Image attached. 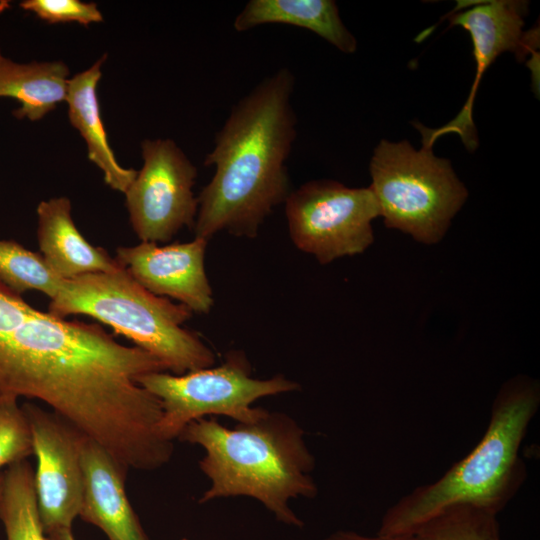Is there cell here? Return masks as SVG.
Segmentation results:
<instances>
[{
	"mask_svg": "<svg viewBox=\"0 0 540 540\" xmlns=\"http://www.w3.org/2000/svg\"><path fill=\"white\" fill-rule=\"evenodd\" d=\"M151 353L117 342L99 324L32 307L0 337V401L38 399L126 470H155L173 454L159 432L160 401L138 384L165 371Z\"/></svg>",
	"mask_w": 540,
	"mask_h": 540,
	"instance_id": "obj_1",
	"label": "cell"
},
{
	"mask_svg": "<svg viewBox=\"0 0 540 540\" xmlns=\"http://www.w3.org/2000/svg\"><path fill=\"white\" fill-rule=\"evenodd\" d=\"M295 77L284 67L231 109L204 159L215 173L197 197L195 237L227 232L255 238L290 192L286 161L296 138Z\"/></svg>",
	"mask_w": 540,
	"mask_h": 540,
	"instance_id": "obj_2",
	"label": "cell"
},
{
	"mask_svg": "<svg viewBox=\"0 0 540 540\" xmlns=\"http://www.w3.org/2000/svg\"><path fill=\"white\" fill-rule=\"evenodd\" d=\"M301 427L290 416L267 411L258 420L234 428L217 419L189 423L180 441L200 445L205 455L199 462L211 485L199 500L247 496L261 502L278 521L302 527L289 507L292 498H313L317 486L310 475L315 460Z\"/></svg>",
	"mask_w": 540,
	"mask_h": 540,
	"instance_id": "obj_3",
	"label": "cell"
},
{
	"mask_svg": "<svg viewBox=\"0 0 540 540\" xmlns=\"http://www.w3.org/2000/svg\"><path fill=\"white\" fill-rule=\"evenodd\" d=\"M540 406V384L516 375L502 384L488 426L473 450L436 481L418 486L384 513L377 535L409 537L425 521L455 504L498 515L527 477L521 443Z\"/></svg>",
	"mask_w": 540,
	"mask_h": 540,
	"instance_id": "obj_4",
	"label": "cell"
},
{
	"mask_svg": "<svg viewBox=\"0 0 540 540\" xmlns=\"http://www.w3.org/2000/svg\"><path fill=\"white\" fill-rule=\"evenodd\" d=\"M48 313L61 319L90 316L154 355L173 374L211 367L216 360L197 334L183 328L193 312L149 292L123 267L63 280Z\"/></svg>",
	"mask_w": 540,
	"mask_h": 540,
	"instance_id": "obj_5",
	"label": "cell"
},
{
	"mask_svg": "<svg viewBox=\"0 0 540 540\" xmlns=\"http://www.w3.org/2000/svg\"><path fill=\"white\" fill-rule=\"evenodd\" d=\"M369 170L386 227L427 245L444 237L468 196L450 161L435 156L426 144L416 150L406 140H381Z\"/></svg>",
	"mask_w": 540,
	"mask_h": 540,
	"instance_id": "obj_6",
	"label": "cell"
},
{
	"mask_svg": "<svg viewBox=\"0 0 540 540\" xmlns=\"http://www.w3.org/2000/svg\"><path fill=\"white\" fill-rule=\"evenodd\" d=\"M161 403V436L173 442L192 421L222 415L238 423L258 420L267 410L252 404L266 396L295 391L299 385L284 376L257 379L240 351H231L219 366L184 374L152 372L137 379Z\"/></svg>",
	"mask_w": 540,
	"mask_h": 540,
	"instance_id": "obj_7",
	"label": "cell"
},
{
	"mask_svg": "<svg viewBox=\"0 0 540 540\" xmlns=\"http://www.w3.org/2000/svg\"><path fill=\"white\" fill-rule=\"evenodd\" d=\"M285 215L294 245L328 264L364 252L380 216L370 187L349 188L334 180H311L290 192Z\"/></svg>",
	"mask_w": 540,
	"mask_h": 540,
	"instance_id": "obj_8",
	"label": "cell"
},
{
	"mask_svg": "<svg viewBox=\"0 0 540 540\" xmlns=\"http://www.w3.org/2000/svg\"><path fill=\"white\" fill-rule=\"evenodd\" d=\"M141 151L143 166L124 193L130 224L141 242L165 243L194 228L197 169L171 139H146Z\"/></svg>",
	"mask_w": 540,
	"mask_h": 540,
	"instance_id": "obj_9",
	"label": "cell"
},
{
	"mask_svg": "<svg viewBox=\"0 0 540 540\" xmlns=\"http://www.w3.org/2000/svg\"><path fill=\"white\" fill-rule=\"evenodd\" d=\"M22 410L37 457L34 483L44 533L71 529L83 499L81 447L84 435L54 412L33 403Z\"/></svg>",
	"mask_w": 540,
	"mask_h": 540,
	"instance_id": "obj_10",
	"label": "cell"
},
{
	"mask_svg": "<svg viewBox=\"0 0 540 540\" xmlns=\"http://www.w3.org/2000/svg\"><path fill=\"white\" fill-rule=\"evenodd\" d=\"M526 12L527 2L494 0L481 2L471 9L451 15L450 25L462 26L471 35L476 75L467 102L453 120L434 130L416 125L423 136L422 143L433 146L440 136L455 133L468 150L473 151L477 147L472 110L482 74L505 51L516 52L521 59L527 53H533L532 44H535L536 38L522 30Z\"/></svg>",
	"mask_w": 540,
	"mask_h": 540,
	"instance_id": "obj_11",
	"label": "cell"
},
{
	"mask_svg": "<svg viewBox=\"0 0 540 540\" xmlns=\"http://www.w3.org/2000/svg\"><path fill=\"white\" fill-rule=\"evenodd\" d=\"M207 243L201 237L163 246L140 242L118 247L115 259L149 292L174 299L192 312L206 314L214 304L205 270Z\"/></svg>",
	"mask_w": 540,
	"mask_h": 540,
	"instance_id": "obj_12",
	"label": "cell"
},
{
	"mask_svg": "<svg viewBox=\"0 0 540 540\" xmlns=\"http://www.w3.org/2000/svg\"><path fill=\"white\" fill-rule=\"evenodd\" d=\"M83 499L79 516L109 540H149L125 491L126 470L102 446L84 436Z\"/></svg>",
	"mask_w": 540,
	"mask_h": 540,
	"instance_id": "obj_13",
	"label": "cell"
},
{
	"mask_svg": "<svg viewBox=\"0 0 540 540\" xmlns=\"http://www.w3.org/2000/svg\"><path fill=\"white\" fill-rule=\"evenodd\" d=\"M37 240L49 268L69 280L90 273L114 272L122 268L117 260L80 233L71 215L67 197L41 201L37 207Z\"/></svg>",
	"mask_w": 540,
	"mask_h": 540,
	"instance_id": "obj_14",
	"label": "cell"
},
{
	"mask_svg": "<svg viewBox=\"0 0 540 540\" xmlns=\"http://www.w3.org/2000/svg\"><path fill=\"white\" fill-rule=\"evenodd\" d=\"M105 58L106 55L88 69L69 78L65 101L70 123L86 142L89 160L103 172L108 186L125 193L137 171L118 163L107 138L96 92Z\"/></svg>",
	"mask_w": 540,
	"mask_h": 540,
	"instance_id": "obj_15",
	"label": "cell"
},
{
	"mask_svg": "<svg viewBox=\"0 0 540 540\" xmlns=\"http://www.w3.org/2000/svg\"><path fill=\"white\" fill-rule=\"evenodd\" d=\"M264 24H287L307 29L341 52L353 53L355 37L343 24L332 0H250L234 20V29L248 31Z\"/></svg>",
	"mask_w": 540,
	"mask_h": 540,
	"instance_id": "obj_16",
	"label": "cell"
},
{
	"mask_svg": "<svg viewBox=\"0 0 540 540\" xmlns=\"http://www.w3.org/2000/svg\"><path fill=\"white\" fill-rule=\"evenodd\" d=\"M69 68L62 61L18 63L0 50V97L19 103L18 119L37 121L65 101Z\"/></svg>",
	"mask_w": 540,
	"mask_h": 540,
	"instance_id": "obj_17",
	"label": "cell"
},
{
	"mask_svg": "<svg viewBox=\"0 0 540 540\" xmlns=\"http://www.w3.org/2000/svg\"><path fill=\"white\" fill-rule=\"evenodd\" d=\"M0 520L7 540H47L38 511L34 470L26 459L8 465L3 472Z\"/></svg>",
	"mask_w": 540,
	"mask_h": 540,
	"instance_id": "obj_18",
	"label": "cell"
},
{
	"mask_svg": "<svg viewBox=\"0 0 540 540\" xmlns=\"http://www.w3.org/2000/svg\"><path fill=\"white\" fill-rule=\"evenodd\" d=\"M412 540H500L497 514L470 504L451 505L421 524Z\"/></svg>",
	"mask_w": 540,
	"mask_h": 540,
	"instance_id": "obj_19",
	"label": "cell"
},
{
	"mask_svg": "<svg viewBox=\"0 0 540 540\" xmlns=\"http://www.w3.org/2000/svg\"><path fill=\"white\" fill-rule=\"evenodd\" d=\"M0 281L18 295L38 290L52 299L63 279L49 268L41 254L14 240H0Z\"/></svg>",
	"mask_w": 540,
	"mask_h": 540,
	"instance_id": "obj_20",
	"label": "cell"
},
{
	"mask_svg": "<svg viewBox=\"0 0 540 540\" xmlns=\"http://www.w3.org/2000/svg\"><path fill=\"white\" fill-rule=\"evenodd\" d=\"M34 454L27 418L15 400L0 401V468Z\"/></svg>",
	"mask_w": 540,
	"mask_h": 540,
	"instance_id": "obj_21",
	"label": "cell"
},
{
	"mask_svg": "<svg viewBox=\"0 0 540 540\" xmlns=\"http://www.w3.org/2000/svg\"><path fill=\"white\" fill-rule=\"evenodd\" d=\"M19 6L50 24L77 22L87 26L103 20L95 3L80 0H24Z\"/></svg>",
	"mask_w": 540,
	"mask_h": 540,
	"instance_id": "obj_22",
	"label": "cell"
},
{
	"mask_svg": "<svg viewBox=\"0 0 540 540\" xmlns=\"http://www.w3.org/2000/svg\"><path fill=\"white\" fill-rule=\"evenodd\" d=\"M322 540H412L411 536L409 537H382L379 535L376 536H365L354 531L348 530H339L336 531Z\"/></svg>",
	"mask_w": 540,
	"mask_h": 540,
	"instance_id": "obj_23",
	"label": "cell"
},
{
	"mask_svg": "<svg viewBox=\"0 0 540 540\" xmlns=\"http://www.w3.org/2000/svg\"><path fill=\"white\" fill-rule=\"evenodd\" d=\"M47 540H75L71 529H59L46 535Z\"/></svg>",
	"mask_w": 540,
	"mask_h": 540,
	"instance_id": "obj_24",
	"label": "cell"
},
{
	"mask_svg": "<svg viewBox=\"0 0 540 540\" xmlns=\"http://www.w3.org/2000/svg\"><path fill=\"white\" fill-rule=\"evenodd\" d=\"M2 482H3V472L0 473V499H1V493H2Z\"/></svg>",
	"mask_w": 540,
	"mask_h": 540,
	"instance_id": "obj_25",
	"label": "cell"
},
{
	"mask_svg": "<svg viewBox=\"0 0 540 540\" xmlns=\"http://www.w3.org/2000/svg\"><path fill=\"white\" fill-rule=\"evenodd\" d=\"M182 540H187V539H182Z\"/></svg>",
	"mask_w": 540,
	"mask_h": 540,
	"instance_id": "obj_26",
	"label": "cell"
}]
</instances>
